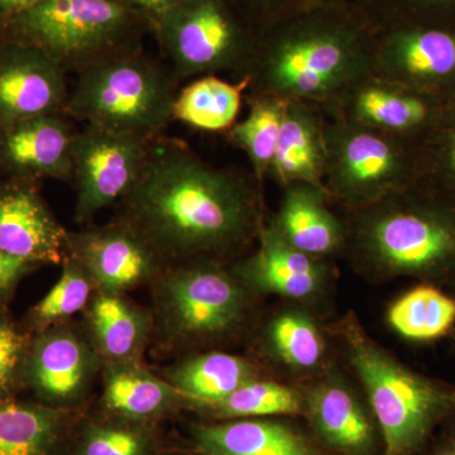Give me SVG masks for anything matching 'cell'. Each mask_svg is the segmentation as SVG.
Returning a JSON list of instances; mask_svg holds the SVG:
<instances>
[{
  "mask_svg": "<svg viewBox=\"0 0 455 455\" xmlns=\"http://www.w3.org/2000/svg\"><path fill=\"white\" fill-rule=\"evenodd\" d=\"M259 185L204 161L178 140H152L142 175L118 220L164 262L232 256L259 238Z\"/></svg>",
  "mask_w": 455,
  "mask_h": 455,
  "instance_id": "obj_1",
  "label": "cell"
},
{
  "mask_svg": "<svg viewBox=\"0 0 455 455\" xmlns=\"http://www.w3.org/2000/svg\"><path fill=\"white\" fill-rule=\"evenodd\" d=\"M268 344L281 362L296 370L316 367L324 355V340L315 323L298 311L280 314L272 320Z\"/></svg>",
  "mask_w": 455,
  "mask_h": 455,
  "instance_id": "obj_32",
  "label": "cell"
},
{
  "mask_svg": "<svg viewBox=\"0 0 455 455\" xmlns=\"http://www.w3.org/2000/svg\"><path fill=\"white\" fill-rule=\"evenodd\" d=\"M436 455H455V443H448L444 447L439 449L438 453Z\"/></svg>",
  "mask_w": 455,
  "mask_h": 455,
  "instance_id": "obj_41",
  "label": "cell"
},
{
  "mask_svg": "<svg viewBox=\"0 0 455 455\" xmlns=\"http://www.w3.org/2000/svg\"><path fill=\"white\" fill-rule=\"evenodd\" d=\"M373 32L427 27L455 32V0H349Z\"/></svg>",
  "mask_w": 455,
  "mask_h": 455,
  "instance_id": "obj_30",
  "label": "cell"
},
{
  "mask_svg": "<svg viewBox=\"0 0 455 455\" xmlns=\"http://www.w3.org/2000/svg\"><path fill=\"white\" fill-rule=\"evenodd\" d=\"M326 122L328 116L317 104L287 100L268 178L283 188L293 182L325 188Z\"/></svg>",
  "mask_w": 455,
  "mask_h": 455,
  "instance_id": "obj_19",
  "label": "cell"
},
{
  "mask_svg": "<svg viewBox=\"0 0 455 455\" xmlns=\"http://www.w3.org/2000/svg\"><path fill=\"white\" fill-rule=\"evenodd\" d=\"M244 92V83L226 82L217 75L197 77L179 90L173 121L200 131H229L241 112Z\"/></svg>",
  "mask_w": 455,
  "mask_h": 455,
  "instance_id": "obj_27",
  "label": "cell"
},
{
  "mask_svg": "<svg viewBox=\"0 0 455 455\" xmlns=\"http://www.w3.org/2000/svg\"><path fill=\"white\" fill-rule=\"evenodd\" d=\"M307 407L317 433L335 451L347 455H367L372 451V427L346 386L322 383L311 391Z\"/></svg>",
  "mask_w": 455,
  "mask_h": 455,
  "instance_id": "obj_25",
  "label": "cell"
},
{
  "mask_svg": "<svg viewBox=\"0 0 455 455\" xmlns=\"http://www.w3.org/2000/svg\"><path fill=\"white\" fill-rule=\"evenodd\" d=\"M94 289V283L85 269L71 257H66L62 262L61 277L46 296L29 310L23 326L33 335L51 326L62 324L68 317L89 307Z\"/></svg>",
  "mask_w": 455,
  "mask_h": 455,
  "instance_id": "obj_31",
  "label": "cell"
},
{
  "mask_svg": "<svg viewBox=\"0 0 455 455\" xmlns=\"http://www.w3.org/2000/svg\"><path fill=\"white\" fill-rule=\"evenodd\" d=\"M244 99L247 116L227 131V136L232 145L243 149L252 167L253 179L262 187L276 155L286 101L267 95Z\"/></svg>",
  "mask_w": 455,
  "mask_h": 455,
  "instance_id": "obj_28",
  "label": "cell"
},
{
  "mask_svg": "<svg viewBox=\"0 0 455 455\" xmlns=\"http://www.w3.org/2000/svg\"><path fill=\"white\" fill-rule=\"evenodd\" d=\"M88 319L95 350L107 364L137 362L152 319L116 293L99 292L89 304Z\"/></svg>",
  "mask_w": 455,
  "mask_h": 455,
  "instance_id": "obj_23",
  "label": "cell"
},
{
  "mask_svg": "<svg viewBox=\"0 0 455 455\" xmlns=\"http://www.w3.org/2000/svg\"><path fill=\"white\" fill-rule=\"evenodd\" d=\"M455 443V442H454Z\"/></svg>",
  "mask_w": 455,
  "mask_h": 455,
  "instance_id": "obj_44",
  "label": "cell"
},
{
  "mask_svg": "<svg viewBox=\"0 0 455 455\" xmlns=\"http://www.w3.org/2000/svg\"><path fill=\"white\" fill-rule=\"evenodd\" d=\"M37 266L0 250V302L7 301L18 283Z\"/></svg>",
  "mask_w": 455,
  "mask_h": 455,
  "instance_id": "obj_38",
  "label": "cell"
},
{
  "mask_svg": "<svg viewBox=\"0 0 455 455\" xmlns=\"http://www.w3.org/2000/svg\"><path fill=\"white\" fill-rule=\"evenodd\" d=\"M156 322L164 340L193 344L235 333L250 310V291L212 259L184 260L154 281Z\"/></svg>",
  "mask_w": 455,
  "mask_h": 455,
  "instance_id": "obj_7",
  "label": "cell"
},
{
  "mask_svg": "<svg viewBox=\"0 0 455 455\" xmlns=\"http://www.w3.org/2000/svg\"><path fill=\"white\" fill-rule=\"evenodd\" d=\"M68 233L44 202L40 181H0V250L36 266L62 265Z\"/></svg>",
  "mask_w": 455,
  "mask_h": 455,
  "instance_id": "obj_15",
  "label": "cell"
},
{
  "mask_svg": "<svg viewBox=\"0 0 455 455\" xmlns=\"http://www.w3.org/2000/svg\"><path fill=\"white\" fill-rule=\"evenodd\" d=\"M32 334L0 307V400L25 388V367Z\"/></svg>",
  "mask_w": 455,
  "mask_h": 455,
  "instance_id": "obj_36",
  "label": "cell"
},
{
  "mask_svg": "<svg viewBox=\"0 0 455 455\" xmlns=\"http://www.w3.org/2000/svg\"><path fill=\"white\" fill-rule=\"evenodd\" d=\"M66 73L44 51L0 41V125L66 113Z\"/></svg>",
  "mask_w": 455,
  "mask_h": 455,
  "instance_id": "obj_16",
  "label": "cell"
},
{
  "mask_svg": "<svg viewBox=\"0 0 455 455\" xmlns=\"http://www.w3.org/2000/svg\"><path fill=\"white\" fill-rule=\"evenodd\" d=\"M300 397L292 388L253 379L224 400L204 409L211 410L218 418L235 419L291 415L300 411Z\"/></svg>",
  "mask_w": 455,
  "mask_h": 455,
  "instance_id": "obj_33",
  "label": "cell"
},
{
  "mask_svg": "<svg viewBox=\"0 0 455 455\" xmlns=\"http://www.w3.org/2000/svg\"><path fill=\"white\" fill-rule=\"evenodd\" d=\"M187 398L170 382L157 379L137 362L108 364L103 403L108 411L124 420H149L170 411Z\"/></svg>",
  "mask_w": 455,
  "mask_h": 455,
  "instance_id": "obj_24",
  "label": "cell"
},
{
  "mask_svg": "<svg viewBox=\"0 0 455 455\" xmlns=\"http://www.w3.org/2000/svg\"><path fill=\"white\" fill-rule=\"evenodd\" d=\"M324 188L346 211L364 208L423 176V147L350 123L326 122Z\"/></svg>",
  "mask_w": 455,
  "mask_h": 455,
  "instance_id": "obj_8",
  "label": "cell"
},
{
  "mask_svg": "<svg viewBox=\"0 0 455 455\" xmlns=\"http://www.w3.org/2000/svg\"><path fill=\"white\" fill-rule=\"evenodd\" d=\"M2 180H3V179H2V176H0V181H2Z\"/></svg>",
  "mask_w": 455,
  "mask_h": 455,
  "instance_id": "obj_43",
  "label": "cell"
},
{
  "mask_svg": "<svg viewBox=\"0 0 455 455\" xmlns=\"http://www.w3.org/2000/svg\"><path fill=\"white\" fill-rule=\"evenodd\" d=\"M371 71L443 99L455 98V32L409 27L374 32Z\"/></svg>",
  "mask_w": 455,
  "mask_h": 455,
  "instance_id": "obj_12",
  "label": "cell"
},
{
  "mask_svg": "<svg viewBox=\"0 0 455 455\" xmlns=\"http://www.w3.org/2000/svg\"><path fill=\"white\" fill-rule=\"evenodd\" d=\"M253 379L256 377L250 362L223 352L188 358L167 374V382L188 403L200 407L220 403Z\"/></svg>",
  "mask_w": 455,
  "mask_h": 455,
  "instance_id": "obj_26",
  "label": "cell"
},
{
  "mask_svg": "<svg viewBox=\"0 0 455 455\" xmlns=\"http://www.w3.org/2000/svg\"><path fill=\"white\" fill-rule=\"evenodd\" d=\"M254 31L286 20V18L311 11V9L340 4L349 0H228Z\"/></svg>",
  "mask_w": 455,
  "mask_h": 455,
  "instance_id": "obj_37",
  "label": "cell"
},
{
  "mask_svg": "<svg viewBox=\"0 0 455 455\" xmlns=\"http://www.w3.org/2000/svg\"><path fill=\"white\" fill-rule=\"evenodd\" d=\"M194 436L204 455H317L304 436L275 421L202 425Z\"/></svg>",
  "mask_w": 455,
  "mask_h": 455,
  "instance_id": "obj_22",
  "label": "cell"
},
{
  "mask_svg": "<svg viewBox=\"0 0 455 455\" xmlns=\"http://www.w3.org/2000/svg\"><path fill=\"white\" fill-rule=\"evenodd\" d=\"M388 323L409 340L440 339L455 326V299L435 284H420L392 305Z\"/></svg>",
  "mask_w": 455,
  "mask_h": 455,
  "instance_id": "obj_29",
  "label": "cell"
},
{
  "mask_svg": "<svg viewBox=\"0 0 455 455\" xmlns=\"http://www.w3.org/2000/svg\"><path fill=\"white\" fill-rule=\"evenodd\" d=\"M147 32L128 0H44L0 20V41L44 51L66 74L140 49Z\"/></svg>",
  "mask_w": 455,
  "mask_h": 455,
  "instance_id": "obj_4",
  "label": "cell"
},
{
  "mask_svg": "<svg viewBox=\"0 0 455 455\" xmlns=\"http://www.w3.org/2000/svg\"><path fill=\"white\" fill-rule=\"evenodd\" d=\"M76 132L66 113L0 125V176L3 180L73 181Z\"/></svg>",
  "mask_w": 455,
  "mask_h": 455,
  "instance_id": "obj_14",
  "label": "cell"
},
{
  "mask_svg": "<svg viewBox=\"0 0 455 455\" xmlns=\"http://www.w3.org/2000/svg\"><path fill=\"white\" fill-rule=\"evenodd\" d=\"M259 247L252 256L235 266L233 274L242 283L260 292L283 298L307 299L324 283V259H315L290 244L274 221L260 229Z\"/></svg>",
  "mask_w": 455,
  "mask_h": 455,
  "instance_id": "obj_18",
  "label": "cell"
},
{
  "mask_svg": "<svg viewBox=\"0 0 455 455\" xmlns=\"http://www.w3.org/2000/svg\"><path fill=\"white\" fill-rule=\"evenodd\" d=\"M68 256L76 260L99 292L116 293L154 283L166 262L121 220L68 233Z\"/></svg>",
  "mask_w": 455,
  "mask_h": 455,
  "instance_id": "obj_13",
  "label": "cell"
},
{
  "mask_svg": "<svg viewBox=\"0 0 455 455\" xmlns=\"http://www.w3.org/2000/svg\"><path fill=\"white\" fill-rule=\"evenodd\" d=\"M70 412L41 403L0 400V455H68Z\"/></svg>",
  "mask_w": 455,
  "mask_h": 455,
  "instance_id": "obj_21",
  "label": "cell"
},
{
  "mask_svg": "<svg viewBox=\"0 0 455 455\" xmlns=\"http://www.w3.org/2000/svg\"><path fill=\"white\" fill-rule=\"evenodd\" d=\"M94 371V353L68 325H53L32 335L23 379L38 403L66 407L79 400Z\"/></svg>",
  "mask_w": 455,
  "mask_h": 455,
  "instance_id": "obj_17",
  "label": "cell"
},
{
  "mask_svg": "<svg viewBox=\"0 0 455 455\" xmlns=\"http://www.w3.org/2000/svg\"><path fill=\"white\" fill-rule=\"evenodd\" d=\"M44 0H0V20L17 16L23 12L37 7Z\"/></svg>",
  "mask_w": 455,
  "mask_h": 455,
  "instance_id": "obj_40",
  "label": "cell"
},
{
  "mask_svg": "<svg viewBox=\"0 0 455 455\" xmlns=\"http://www.w3.org/2000/svg\"><path fill=\"white\" fill-rule=\"evenodd\" d=\"M136 421L92 424L83 431L75 455H152L151 435Z\"/></svg>",
  "mask_w": 455,
  "mask_h": 455,
  "instance_id": "obj_34",
  "label": "cell"
},
{
  "mask_svg": "<svg viewBox=\"0 0 455 455\" xmlns=\"http://www.w3.org/2000/svg\"><path fill=\"white\" fill-rule=\"evenodd\" d=\"M420 181L455 199V98L442 122L423 146V176Z\"/></svg>",
  "mask_w": 455,
  "mask_h": 455,
  "instance_id": "obj_35",
  "label": "cell"
},
{
  "mask_svg": "<svg viewBox=\"0 0 455 455\" xmlns=\"http://www.w3.org/2000/svg\"><path fill=\"white\" fill-rule=\"evenodd\" d=\"M151 140L85 125L74 137L75 218L84 223L121 203L145 169Z\"/></svg>",
  "mask_w": 455,
  "mask_h": 455,
  "instance_id": "obj_11",
  "label": "cell"
},
{
  "mask_svg": "<svg viewBox=\"0 0 455 455\" xmlns=\"http://www.w3.org/2000/svg\"><path fill=\"white\" fill-rule=\"evenodd\" d=\"M350 363L366 388L386 454L411 455L443 419L455 414V390L410 370L357 331L349 333Z\"/></svg>",
  "mask_w": 455,
  "mask_h": 455,
  "instance_id": "obj_6",
  "label": "cell"
},
{
  "mask_svg": "<svg viewBox=\"0 0 455 455\" xmlns=\"http://www.w3.org/2000/svg\"><path fill=\"white\" fill-rule=\"evenodd\" d=\"M449 286H451V289H453V293H451V295L453 296V298L455 299V280L453 281V283L449 284Z\"/></svg>",
  "mask_w": 455,
  "mask_h": 455,
  "instance_id": "obj_42",
  "label": "cell"
},
{
  "mask_svg": "<svg viewBox=\"0 0 455 455\" xmlns=\"http://www.w3.org/2000/svg\"><path fill=\"white\" fill-rule=\"evenodd\" d=\"M374 32L349 4L302 12L257 32L244 97L323 107L371 70Z\"/></svg>",
  "mask_w": 455,
  "mask_h": 455,
  "instance_id": "obj_2",
  "label": "cell"
},
{
  "mask_svg": "<svg viewBox=\"0 0 455 455\" xmlns=\"http://www.w3.org/2000/svg\"><path fill=\"white\" fill-rule=\"evenodd\" d=\"M128 2L143 18L148 26L149 32L152 33L171 9L175 8L181 0H128Z\"/></svg>",
  "mask_w": 455,
  "mask_h": 455,
  "instance_id": "obj_39",
  "label": "cell"
},
{
  "mask_svg": "<svg viewBox=\"0 0 455 455\" xmlns=\"http://www.w3.org/2000/svg\"><path fill=\"white\" fill-rule=\"evenodd\" d=\"M152 33L179 83L218 74L243 82L257 40L228 0H181Z\"/></svg>",
  "mask_w": 455,
  "mask_h": 455,
  "instance_id": "obj_9",
  "label": "cell"
},
{
  "mask_svg": "<svg viewBox=\"0 0 455 455\" xmlns=\"http://www.w3.org/2000/svg\"><path fill=\"white\" fill-rule=\"evenodd\" d=\"M347 245L363 267L424 283L455 280V199L423 181L347 211Z\"/></svg>",
  "mask_w": 455,
  "mask_h": 455,
  "instance_id": "obj_3",
  "label": "cell"
},
{
  "mask_svg": "<svg viewBox=\"0 0 455 455\" xmlns=\"http://www.w3.org/2000/svg\"><path fill=\"white\" fill-rule=\"evenodd\" d=\"M453 99L425 94L368 71L340 90L325 106L334 121L361 125L423 147Z\"/></svg>",
  "mask_w": 455,
  "mask_h": 455,
  "instance_id": "obj_10",
  "label": "cell"
},
{
  "mask_svg": "<svg viewBox=\"0 0 455 455\" xmlns=\"http://www.w3.org/2000/svg\"><path fill=\"white\" fill-rule=\"evenodd\" d=\"M283 190L280 209L271 220L290 244L320 259L346 250V223L329 206L325 188L293 182Z\"/></svg>",
  "mask_w": 455,
  "mask_h": 455,
  "instance_id": "obj_20",
  "label": "cell"
},
{
  "mask_svg": "<svg viewBox=\"0 0 455 455\" xmlns=\"http://www.w3.org/2000/svg\"><path fill=\"white\" fill-rule=\"evenodd\" d=\"M178 86L169 66L142 46L77 74L66 114L85 125L152 140L173 121Z\"/></svg>",
  "mask_w": 455,
  "mask_h": 455,
  "instance_id": "obj_5",
  "label": "cell"
}]
</instances>
